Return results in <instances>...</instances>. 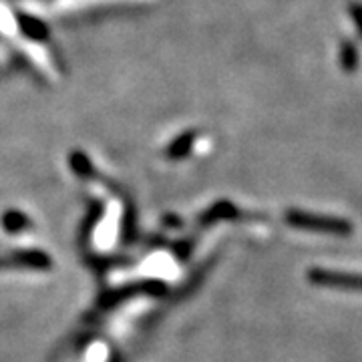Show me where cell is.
I'll list each match as a JSON object with an SVG mask.
<instances>
[{
	"label": "cell",
	"mask_w": 362,
	"mask_h": 362,
	"mask_svg": "<svg viewBox=\"0 0 362 362\" xmlns=\"http://www.w3.org/2000/svg\"><path fill=\"white\" fill-rule=\"evenodd\" d=\"M288 221L300 228V230H308V232L318 233H332V235H350L352 233V223L342 218H332V216H312L304 211H292L288 214Z\"/></svg>",
	"instance_id": "obj_1"
},
{
	"label": "cell",
	"mask_w": 362,
	"mask_h": 362,
	"mask_svg": "<svg viewBox=\"0 0 362 362\" xmlns=\"http://www.w3.org/2000/svg\"><path fill=\"white\" fill-rule=\"evenodd\" d=\"M310 280L314 284L342 288V290H350V292H362V274L337 270H312Z\"/></svg>",
	"instance_id": "obj_2"
},
{
	"label": "cell",
	"mask_w": 362,
	"mask_h": 362,
	"mask_svg": "<svg viewBox=\"0 0 362 362\" xmlns=\"http://www.w3.org/2000/svg\"><path fill=\"white\" fill-rule=\"evenodd\" d=\"M340 57H342V66H344L346 71H354V69H356L358 54H356V49H354V45H352V42H344V45H342V52H340Z\"/></svg>",
	"instance_id": "obj_3"
},
{
	"label": "cell",
	"mask_w": 362,
	"mask_h": 362,
	"mask_svg": "<svg viewBox=\"0 0 362 362\" xmlns=\"http://www.w3.org/2000/svg\"><path fill=\"white\" fill-rule=\"evenodd\" d=\"M350 13H352V21H354V25L358 26V30H361V35H362V6H358V4H352V6H350Z\"/></svg>",
	"instance_id": "obj_4"
}]
</instances>
